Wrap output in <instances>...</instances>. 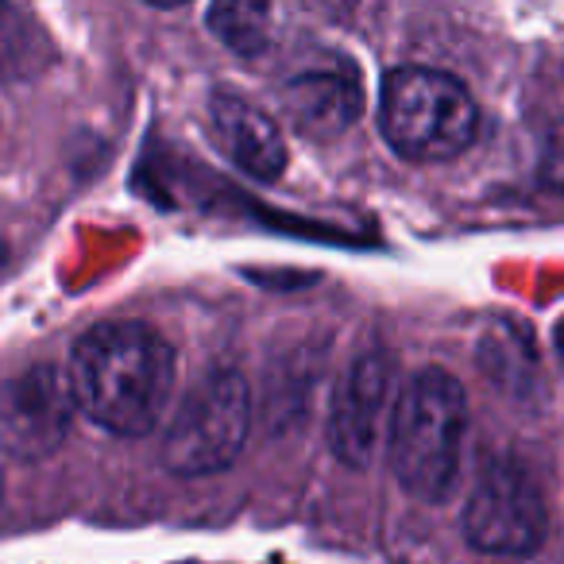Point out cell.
I'll return each instance as SVG.
<instances>
[{
    "label": "cell",
    "instance_id": "cell-7",
    "mask_svg": "<svg viewBox=\"0 0 564 564\" xmlns=\"http://www.w3.org/2000/svg\"><path fill=\"white\" fill-rule=\"evenodd\" d=\"M74 391L55 368H32L0 394V441L17 456H47L63 445Z\"/></svg>",
    "mask_w": 564,
    "mask_h": 564
},
{
    "label": "cell",
    "instance_id": "cell-11",
    "mask_svg": "<svg viewBox=\"0 0 564 564\" xmlns=\"http://www.w3.org/2000/svg\"><path fill=\"white\" fill-rule=\"evenodd\" d=\"M541 174L553 189H564V120L553 128L545 143V163H541Z\"/></svg>",
    "mask_w": 564,
    "mask_h": 564
},
{
    "label": "cell",
    "instance_id": "cell-8",
    "mask_svg": "<svg viewBox=\"0 0 564 564\" xmlns=\"http://www.w3.org/2000/svg\"><path fill=\"white\" fill-rule=\"evenodd\" d=\"M282 117L291 120L310 140H333L345 135L364 112V82L360 70L345 58L299 70L282 82Z\"/></svg>",
    "mask_w": 564,
    "mask_h": 564
},
{
    "label": "cell",
    "instance_id": "cell-10",
    "mask_svg": "<svg viewBox=\"0 0 564 564\" xmlns=\"http://www.w3.org/2000/svg\"><path fill=\"white\" fill-rule=\"evenodd\" d=\"M274 12L267 4H213L209 28L228 51L236 55H259L271 43Z\"/></svg>",
    "mask_w": 564,
    "mask_h": 564
},
{
    "label": "cell",
    "instance_id": "cell-13",
    "mask_svg": "<svg viewBox=\"0 0 564 564\" xmlns=\"http://www.w3.org/2000/svg\"><path fill=\"white\" fill-rule=\"evenodd\" d=\"M4 263H9V248H4V240H0V271H4Z\"/></svg>",
    "mask_w": 564,
    "mask_h": 564
},
{
    "label": "cell",
    "instance_id": "cell-4",
    "mask_svg": "<svg viewBox=\"0 0 564 564\" xmlns=\"http://www.w3.org/2000/svg\"><path fill=\"white\" fill-rule=\"evenodd\" d=\"M251 425V399L240 371L217 368L202 376L182 399L163 433V464L182 479L217 476L243 453Z\"/></svg>",
    "mask_w": 564,
    "mask_h": 564
},
{
    "label": "cell",
    "instance_id": "cell-2",
    "mask_svg": "<svg viewBox=\"0 0 564 564\" xmlns=\"http://www.w3.org/2000/svg\"><path fill=\"white\" fill-rule=\"evenodd\" d=\"M468 433V394L448 371L425 368L399 394L391 414V468L402 491L441 502L456 484Z\"/></svg>",
    "mask_w": 564,
    "mask_h": 564
},
{
    "label": "cell",
    "instance_id": "cell-1",
    "mask_svg": "<svg viewBox=\"0 0 564 564\" xmlns=\"http://www.w3.org/2000/svg\"><path fill=\"white\" fill-rule=\"evenodd\" d=\"M74 406L117 437L159 425L174 391V348L143 322L94 325L70 356Z\"/></svg>",
    "mask_w": 564,
    "mask_h": 564
},
{
    "label": "cell",
    "instance_id": "cell-6",
    "mask_svg": "<svg viewBox=\"0 0 564 564\" xmlns=\"http://www.w3.org/2000/svg\"><path fill=\"white\" fill-rule=\"evenodd\" d=\"M394 368L383 352H364L337 383L329 410V445L348 468H368L391 410Z\"/></svg>",
    "mask_w": 564,
    "mask_h": 564
},
{
    "label": "cell",
    "instance_id": "cell-3",
    "mask_svg": "<svg viewBox=\"0 0 564 564\" xmlns=\"http://www.w3.org/2000/svg\"><path fill=\"white\" fill-rule=\"evenodd\" d=\"M379 132L399 155L437 163L471 148L479 109L468 86L445 70L402 66L387 74L379 94Z\"/></svg>",
    "mask_w": 564,
    "mask_h": 564
},
{
    "label": "cell",
    "instance_id": "cell-5",
    "mask_svg": "<svg viewBox=\"0 0 564 564\" xmlns=\"http://www.w3.org/2000/svg\"><path fill=\"white\" fill-rule=\"evenodd\" d=\"M545 495L514 460H491L479 471L464 507V538L479 553L525 556L545 541Z\"/></svg>",
    "mask_w": 564,
    "mask_h": 564
},
{
    "label": "cell",
    "instance_id": "cell-9",
    "mask_svg": "<svg viewBox=\"0 0 564 564\" xmlns=\"http://www.w3.org/2000/svg\"><path fill=\"white\" fill-rule=\"evenodd\" d=\"M209 128L217 148L240 166L243 174L259 182H274L286 171V140L274 117H267L259 105L243 101L236 94L209 97Z\"/></svg>",
    "mask_w": 564,
    "mask_h": 564
},
{
    "label": "cell",
    "instance_id": "cell-12",
    "mask_svg": "<svg viewBox=\"0 0 564 564\" xmlns=\"http://www.w3.org/2000/svg\"><path fill=\"white\" fill-rule=\"evenodd\" d=\"M556 348H561V356H564V322L556 325Z\"/></svg>",
    "mask_w": 564,
    "mask_h": 564
}]
</instances>
